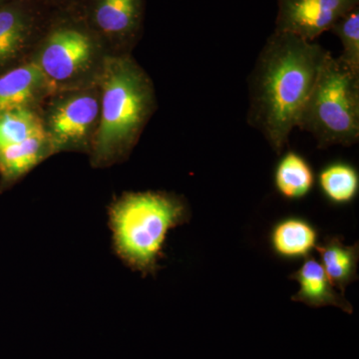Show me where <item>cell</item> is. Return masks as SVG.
I'll return each mask as SVG.
<instances>
[{
	"label": "cell",
	"mask_w": 359,
	"mask_h": 359,
	"mask_svg": "<svg viewBox=\"0 0 359 359\" xmlns=\"http://www.w3.org/2000/svg\"><path fill=\"white\" fill-rule=\"evenodd\" d=\"M316 250L330 283L344 295L346 287L358 278V243L346 245L339 236L327 237L323 242L318 243Z\"/></svg>",
	"instance_id": "cell-10"
},
{
	"label": "cell",
	"mask_w": 359,
	"mask_h": 359,
	"mask_svg": "<svg viewBox=\"0 0 359 359\" xmlns=\"http://www.w3.org/2000/svg\"><path fill=\"white\" fill-rule=\"evenodd\" d=\"M190 210L185 201L165 193H133L111 210L116 250L130 266L144 275L157 271L167 233L187 223Z\"/></svg>",
	"instance_id": "cell-2"
},
{
	"label": "cell",
	"mask_w": 359,
	"mask_h": 359,
	"mask_svg": "<svg viewBox=\"0 0 359 359\" xmlns=\"http://www.w3.org/2000/svg\"><path fill=\"white\" fill-rule=\"evenodd\" d=\"M143 0H96L93 20L108 35L127 36L140 25Z\"/></svg>",
	"instance_id": "cell-12"
},
{
	"label": "cell",
	"mask_w": 359,
	"mask_h": 359,
	"mask_svg": "<svg viewBox=\"0 0 359 359\" xmlns=\"http://www.w3.org/2000/svg\"><path fill=\"white\" fill-rule=\"evenodd\" d=\"M269 245L276 257L299 261L311 257L318 245V231L299 217H287L276 222L269 231Z\"/></svg>",
	"instance_id": "cell-8"
},
{
	"label": "cell",
	"mask_w": 359,
	"mask_h": 359,
	"mask_svg": "<svg viewBox=\"0 0 359 359\" xmlns=\"http://www.w3.org/2000/svg\"><path fill=\"white\" fill-rule=\"evenodd\" d=\"M290 278L299 285V292L292 297V302H302L311 308L335 306L344 313H353L351 302L335 289L320 262L313 257L304 259Z\"/></svg>",
	"instance_id": "cell-7"
},
{
	"label": "cell",
	"mask_w": 359,
	"mask_h": 359,
	"mask_svg": "<svg viewBox=\"0 0 359 359\" xmlns=\"http://www.w3.org/2000/svg\"><path fill=\"white\" fill-rule=\"evenodd\" d=\"M26 33L27 22L20 11L14 7L0 8V65L18 53Z\"/></svg>",
	"instance_id": "cell-17"
},
{
	"label": "cell",
	"mask_w": 359,
	"mask_h": 359,
	"mask_svg": "<svg viewBox=\"0 0 359 359\" xmlns=\"http://www.w3.org/2000/svg\"><path fill=\"white\" fill-rule=\"evenodd\" d=\"M105 71L101 121L96 139V153L102 157L133 141L152 103L147 79L128 61L117 60Z\"/></svg>",
	"instance_id": "cell-4"
},
{
	"label": "cell",
	"mask_w": 359,
	"mask_h": 359,
	"mask_svg": "<svg viewBox=\"0 0 359 359\" xmlns=\"http://www.w3.org/2000/svg\"><path fill=\"white\" fill-rule=\"evenodd\" d=\"M39 63L32 62L0 77V113L26 107L45 80Z\"/></svg>",
	"instance_id": "cell-11"
},
{
	"label": "cell",
	"mask_w": 359,
	"mask_h": 359,
	"mask_svg": "<svg viewBox=\"0 0 359 359\" xmlns=\"http://www.w3.org/2000/svg\"><path fill=\"white\" fill-rule=\"evenodd\" d=\"M318 185L325 199L332 204H351L359 191V176L355 168L346 163H332L318 175Z\"/></svg>",
	"instance_id": "cell-14"
},
{
	"label": "cell",
	"mask_w": 359,
	"mask_h": 359,
	"mask_svg": "<svg viewBox=\"0 0 359 359\" xmlns=\"http://www.w3.org/2000/svg\"><path fill=\"white\" fill-rule=\"evenodd\" d=\"M358 4L359 0H278L276 30L314 42Z\"/></svg>",
	"instance_id": "cell-5"
},
{
	"label": "cell",
	"mask_w": 359,
	"mask_h": 359,
	"mask_svg": "<svg viewBox=\"0 0 359 359\" xmlns=\"http://www.w3.org/2000/svg\"><path fill=\"white\" fill-rule=\"evenodd\" d=\"M328 53L316 42L276 30L262 49L250 78L248 121L276 154L299 125Z\"/></svg>",
	"instance_id": "cell-1"
},
{
	"label": "cell",
	"mask_w": 359,
	"mask_h": 359,
	"mask_svg": "<svg viewBox=\"0 0 359 359\" xmlns=\"http://www.w3.org/2000/svg\"><path fill=\"white\" fill-rule=\"evenodd\" d=\"M45 138L43 130L20 143L0 149V170L4 176L16 178L34 167L43 155Z\"/></svg>",
	"instance_id": "cell-15"
},
{
	"label": "cell",
	"mask_w": 359,
	"mask_h": 359,
	"mask_svg": "<svg viewBox=\"0 0 359 359\" xmlns=\"http://www.w3.org/2000/svg\"><path fill=\"white\" fill-rule=\"evenodd\" d=\"M99 106L91 96H79L59 106L51 117V130L59 144L83 138L96 121Z\"/></svg>",
	"instance_id": "cell-9"
},
{
	"label": "cell",
	"mask_w": 359,
	"mask_h": 359,
	"mask_svg": "<svg viewBox=\"0 0 359 359\" xmlns=\"http://www.w3.org/2000/svg\"><path fill=\"white\" fill-rule=\"evenodd\" d=\"M313 184L314 174L311 165L297 153H285L276 165L275 187L285 199H304L311 193Z\"/></svg>",
	"instance_id": "cell-13"
},
{
	"label": "cell",
	"mask_w": 359,
	"mask_h": 359,
	"mask_svg": "<svg viewBox=\"0 0 359 359\" xmlns=\"http://www.w3.org/2000/svg\"><path fill=\"white\" fill-rule=\"evenodd\" d=\"M43 130L39 118L26 107L0 113V149L20 143Z\"/></svg>",
	"instance_id": "cell-16"
},
{
	"label": "cell",
	"mask_w": 359,
	"mask_h": 359,
	"mask_svg": "<svg viewBox=\"0 0 359 359\" xmlns=\"http://www.w3.org/2000/svg\"><path fill=\"white\" fill-rule=\"evenodd\" d=\"M91 53V40L84 32L59 28L47 40L39 65L46 78L63 81L76 74L88 62Z\"/></svg>",
	"instance_id": "cell-6"
},
{
	"label": "cell",
	"mask_w": 359,
	"mask_h": 359,
	"mask_svg": "<svg viewBox=\"0 0 359 359\" xmlns=\"http://www.w3.org/2000/svg\"><path fill=\"white\" fill-rule=\"evenodd\" d=\"M342 45L340 60L353 73L359 74V8L339 18L332 27Z\"/></svg>",
	"instance_id": "cell-18"
},
{
	"label": "cell",
	"mask_w": 359,
	"mask_h": 359,
	"mask_svg": "<svg viewBox=\"0 0 359 359\" xmlns=\"http://www.w3.org/2000/svg\"><path fill=\"white\" fill-rule=\"evenodd\" d=\"M297 128L313 135L318 148L349 146L359 139V74L328 53Z\"/></svg>",
	"instance_id": "cell-3"
}]
</instances>
